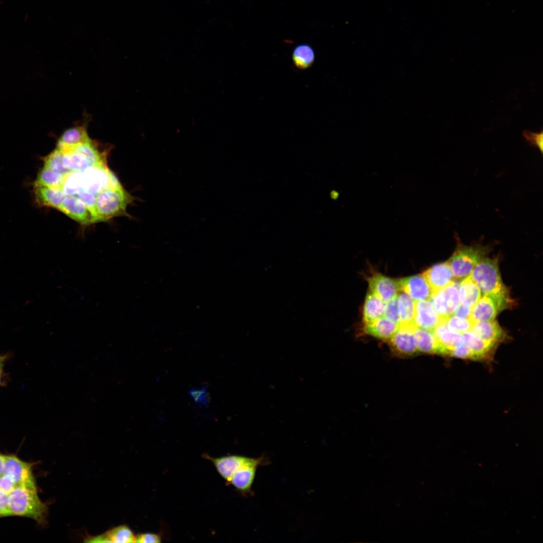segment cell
<instances>
[{
    "instance_id": "6da1fadb",
    "label": "cell",
    "mask_w": 543,
    "mask_h": 543,
    "mask_svg": "<svg viewBox=\"0 0 543 543\" xmlns=\"http://www.w3.org/2000/svg\"><path fill=\"white\" fill-rule=\"evenodd\" d=\"M470 276L483 295L510 304L508 291L501 280L496 259L484 257L475 265Z\"/></svg>"
},
{
    "instance_id": "7a4b0ae2",
    "label": "cell",
    "mask_w": 543,
    "mask_h": 543,
    "mask_svg": "<svg viewBox=\"0 0 543 543\" xmlns=\"http://www.w3.org/2000/svg\"><path fill=\"white\" fill-rule=\"evenodd\" d=\"M10 508L12 515L26 516L42 521L47 507L37 494L36 485L17 486L9 494Z\"/></svg>"
},
{
    "instance_id": "3957f363",
    "label": "cell",
    "mask_w": 543,
    "mask_h": 543,
    "mask_svg": "<svg viewBox=\"0 0 543 543\" xmlns=\"http://www.w3.org/2000/svg\"><path fill=\"white\" fill-rule=\"evenodd\" d=\"M132 201L133 197L121 185L102 190L96 198L98 221H105L120 216H128L126 208Z\"/></svg>"
},
{
    "instance_id": "277c9868",
    "label": "cell",
    "mask_w": 543,
    "mask_h": 543,
    "mask_svg": "<svg viewBox=\"0 0 543 543\" xmlns=\"http://www.w3.org/2000/svg\"><path fill=\"white\" fill-rule=\"evenodd\" d=\"M487 247L467 246L459 244L447 261L455 281L462 280L469 276L475 265L485 257Z\"/></svg>"
},
{
    "instance_id": "5b68a950",
    "label": "cell",
    "mask_w": 543,
    "mask_h": 543,
    "mask_svg": "<svg viewBox=\"0 0 543 543\" xmlns=\"http://www.w3.org/2000/svg\"><path fill=\"white\" fill-rule=\"evenodd\" d=\"M82 190L97 195L108 188L121 185L107 166H90L82 171Z\"/></svg>"
},
{
    "instance_id": "8992f818",
    "label": "cell",
    "mask_w": 543,
    "mask_h": 543,
    "mask_svg": "<svg viewBox=\"0 0 543 543\" xmlns=\"http://www.w3.org/2000/svg\"><path fill=\"white\" fill-rule=\"evenodd\" d=\"M459 288L455 281L434 292L429 300L442 320L452 315L460 304Z\"/></svg>"
},
{
    "instance_id": "52a82bcc",
    "label": "cell",
    "mask_w": 543,
    "mask_h": 543,
    "mask_svg": "<svg viewBox=\"0 0 543 543\" xmlns=\"http://www.w3.org/2000/svg\"><path fill=\"white\" fill-rule=\"evenodd\" d=\"M32 465L13 455L4 456L3 474L9 476L16 486L21 485H36Z\"/></svg>"
},
{
    "instance_id": "ba28073f",
    "label": "cell",
    "mask_w": 543,
    "mask_h": 543,
    "mask_svg": "<svg viewBox=\"0 0 543 543\" xmlns=\"http://www.w3.org/2000/svg\"><path fill=\"white\" fill-rule=\"evenodd\" d=\"M510 304L491 296L483 295L472 308L469 319L474 323L494 320Z\"/></svg>"
},
{
    "instance_id": "9c48e42d",
    "label": "cell",
    "mask_w": 543,
    "mask_h": 543,
    "mask_svg": "<svg viewBox=\"0 0 543 543\" xmlns=\"http://www.w3.org/2000/svg\"><path fill=\"white\" fill-rule=\"evenodd\" d=\"M400 291L408 295L414 301L429 300L433 291L422 274L398 279Z\"/></svg>"
},
{
    "instance_id": "30bf717a",
    "label": "cell",
    "mask_w": 543,
    "mask_h": 543,
    "mask_svg": "<svg viewBox=\"0 0 543 543\" xmlns=\"http://www.w3.org/2000/svg\"><path fill=\"white\" fill-rule=\"evenodd\" d=\"M367 281L369 291L385 304L400 291L398 279H391L379 273L373 274Z\"/></svg>"
},
{
    "instance_id": "8fae6325",
    "label": "cell",
    "mask_w": 543,
    "mask_h": 543,
    "mask_svg": "<svg viewBox=\"0 0 543 543\" xmlns=\"http://www.w3.org/2000/svg\"><path fill=\"white\" fill-rule=\"evenodd\" d=\"M414 324H399L398 327L389 340L391 345L398 353L403 355H411L417 351L414 339Z\"/></svg>"
},
{
    "instance_id": "7c38bea8",
    "label": "cell",
    "mask_w": 543,
    "mask_h": 543,
    "mask_svg": "<svg viewBox=\"0 0 543 543\" xmlns=\"http://www.w3.org/2000/svg\"><path fill=\"white\" fill-rule=\"evenodd\" d=\"M58 209L81 224L88 225L95 223L89 210L74 195L65 196Z\"/></svg>"
},
{
    "instance_id": "4fadbf2b",
    "label": "cell",
    "mask_w": 543,
    "mask_h": 543,
    "mask_svg": "<svg viewBox=\"0 0 543 543\" xmlns=\"http://www.w3.org/2000/svg\"><path fill=\"white\" fill-rule=\"evenodd\" d=\"M442 320L429 300L415 301L414 323L417 328L433 331Z\"/></svg>"
},
{
    "instance_id": "5bb4252c",
    "label": "cell",
    "mask_w": 543,
    "mask_h": 543,
    "mask_svg": "<svg viewBox=\"0 0 543 543\" xmlns=\"http://www.w3.org/2000/svg\"><path fill=\"white\" fill-rule=\"evenodd\" d=\"M203 457L212 462L219 474L228 483L236 472L252 459L236 455L213 458L207 454H204Z\"/></svg>"
},
{
    "instance_id": "9a60e30c",
    "label": "cell",
    "mask_w": 543,
    "mask_h": 543,
    "mask_svg": "<svg viewBox=\"0 0 543 543\" xmlns=\"http://www.w3.org/2000/svg\"><path fill=\"white\" fill-rule=\"evenodd\" d=\"M422 275L431 287L433 293L455 281L447 261L430 267Z\"/></svg>"
},
{
    "instance_id": "2e32d148",
    "label": "cell",
    "mask_w": 543,
    "mask_h": 543,
    "mask_svg": "<svg viewBox=\"0 0 543 543\" xmlns=\"http://www.w3.org/2000/svg\"><path fill=\"white\" fill-rule=\"evenodd\" d=\"M261 463L262 459L252 458L233 475L228 483L239 491H248L252 484L256 468Z\"/></svg>"
},
{
    "instance_id": "e0dca14e",
    "label": "cell",
    "mask_w": 543,
    "mask_h": 543,
    "mask_svg": "<svg viewBox=\"0 0 543 543\" xmlns=\"http://www.w3.org/2000/svg\"><path fill=\"white\" fill-rule=\"evenodd\" d=\"M135 535L126 525H121L112 528L107 532L94 536L89 537L85 542H135Z\"/></svg>"
},
{
    "instance_id": "ac0fdd59",
    "label": "cell",
    "mask_w": 543,
    "mask_h": 543,
    "mask_svg": "<svg viewBox=\"0 0 543 543\" xmlns=\"http://www.w3.org/2000/svg\"><path fill=\"white\" fill-rule=\"evenodd\" d=\"M432 331L442 347L443 354L449 355L453 349L464 342L463 335L449 330L442 320Z\"/></svg>"
},
{
    "instance_id": "d6986e66",
    "label": "cell",
    "mask_w": 543,
    "mask_h": 543,
    "mask_svg": "<svg viewBox=\"0 0 543 543\" xmlns=\"http://www.w3.org/2000/svg\"><path fill=\"white\" fill-rule=\"evenodd\" d=\"M62 154L63 166L70 171H82L93 166L90 162L72 146H57Z\"/></svg>"
},
{
    "instance_id": "ffe728a7",
    "label": "cell",
    "mask_w": 543,
    "mask_h": 543,
    "mask_svg": "<svg viewBox=\"0 0 543 543\" xmlns=\"http://www.w3.org/2000/svg\"><path fill=\"white\" fill-rule=\"evenodd\" d=\"M462 335L464 343L473 352L476 359L490 357L496 343L483 339L472 331L467 332Z\"/></svg>"
},
{
    "instance_id": "44dd1931",
    "label": "cell",
    "mask_w": 543,
    "mask_h": 543,
    "mask_svg": "<svg viewBox=\"0 0 543 543\" xmlns=\"http://www.w3.org/2000/svg\"><path fill=\"white\" fill-rule=\"evenodd\" d=\"M414 339L418 351L443 354L442 347L432 331L416 327Z\"/></svg>"
},
{
    "instance_id": "7402d4cb",
    "label": "cell",
    "mask_w": 543,
    "mask_h": 543,
    "mask_svg": "<svg viewBox=\"0 0 543 543\" xmlns=\"http://www.w3.org/2000/svg\"><path fill=\"white\" fill-rule=\"evenodd\" d=\"M34 189L36 200L40 205L58 209L65 197L60 189H55L40 185H34Z\"/></svg>"
},
{
    "instance_id": "603a6c76",
    "label": "cell",
    "mask_w": 543,
    "mask_h": 543,
    "mask_svg": "<svg viewBox=\"0 0 543 543\" xmlns=\"http://www.w3.org/2000/svg\"><path fill=\"white\" fill-rule=\"evenodd\" d=\"M471 331L483 339L496 343L502 341L505 336L504 330L495 320L475 323Z\"/></svg>"
},
{
    "instance_id": "cb8c5ba5",
    "label": "cell",
    "mask_w": 543,
    "mask_h": 543,
    "mask_svg": "<svg viewBox=\"0 0 543 543\" xmlns=\"http://www.w3.org/2000/svg\"><path fill=\"white\" fill-rule=\"evenodd\" d=\"M398 325L383 316L375 321L365 324V332L370 335L389 340L395 333Z\"/></svg>"
},
{
    "instance_id": "d4e9b609",
    "label": "cell",
    "mask_w": 543,
    "mask_h": 543,
    "mask_svg": "<svg viewBox=\"0 0 543 543\" xmlns=\"http://www.w3.org/2000/svg\"><path fill=\"white\" fill-rule=\"evenodd\" d=\"M481 292L469 276L459 284L460 303L472 308L481 297Z\"/></svg>"
},
{
    "instance_id": "484cf974",
    "label": "cell",
    "mask_w": 543,
    "mask_h": 543,
    "mask_svg": "<svg viewBox=\"0 0 543 543\" xmlns=\"http://www.w3.org/2000/svg\"><path fill=\"white\" fill-rule=\"evenodd\" d=\"M385 303L371 291L367 293L364 306L363 322L367 324L384 316Z\"/></svg>"
},
{
    "instance_id": "4316f807",
    "label": "cell",
    "mask_w": 543,
    "mask_h": 543,
    "mask_svg": "<svg viewBox=\"0 0 543 543\" xmlns=\"http://www.w3.org/2000/svg\"><path fill=\"white\" fill-rule=\"evenodd\" d=\"M87 123L76 125L66 130L60 137L57 146H75L90 140L87 132Z\"/></svg>"
},
{
    "instance_id": "83f0119b",
    "label": "cell",
    "mask_w": 543,
    "mask_h": 543,
    "mask_svg": "<svg viewBox=\"0 0 543 543\" xmlns=\"http://www.w3.org/2000/svg\"><path fill=\"white\" fill-rule=\"evenodd\" d=\"M315 54L313 48L307 44L297 45L292 52V59L297 68L304 70L311 67L313 64Z\"/></svg>"
},
{
    "instance_id": "f1b7e54d",
    "label": "cell",
    "mask_w": 543,
    "mask_h": 543,
    "mask_svg": "<svg viewBox=\"0 0 543 543\" xmlns=\"http://www.w3.org/2000/svg\"><path fill=\"white\" fill-rule=\"evenodd\" d=\"M398 303L400 324H414L415 301L406 293L401 291L398 294Z\"/></svg>"
},
{
    "instance_id": "f546056e",
    "label": "cell",
    "mask_w": 543,
    "mask_h": 543,
    "mask_svg": "<svg viewBox=\"0 0 543 543\" xmlns=\"http://www.w3.org/2000/svg\"><path fill=\"white\" fill-rule=\"evenodd\" d=\"M65 174L44 167L38 174L34 185L61 190Z\"/></svg>"
},
{
    "instance_id": "4dcf8cb0",
    "label": "cell",
    "mask_w": 543,
    "mask_h": 543,
    "mask_svg": "<svg viewBox=\"0 0 543 543\" xmlns=\"http://www.w3.org/2000/svg\"><path fill=\"white\" fill-rule=\"evenodd\" d=\"M61 190L65 196H75L82 190V171H71L65 174Z\"/></svg>"
},
{
    "instance_id": "1f68e13d",
    "label": "cell",
    "mask_w": 543,
    "mask_h": 543,
    "mask_svg": "<svg viewBox=\"0 0 543 543\" xmlns=\"http://www.w3.org/2000/svg\"><path fill=\"white\" fill-rule=\"evenodd\" d=\"M442 321L449 330L461 334L471 331L474 324L469 319L455 315H451Z\"/></svg>"
},
{
    "instance_id": "d6a6232c",
    "label": "cell",
    "mask_w": 543,
    "mask_h": 543,
    "mask_svg": "<svg viewBox=\"0 0 543 543\" xmlns=\"http://www.w3.org/2000/svg\"><path fill=\"white\" fill-rule=\"evenodd\" d=\"M44 167L52 170L64 174L71 171L63 166L62 154L61 150L57 147L44 158Z\"/></svg>"
},
{
    "instance_id": "836d02e7",
    "label": "cell",
    "mask_w": 543,
    "mask_h": 543,
    "mask_svg": "<svg viewBox=\"0 0 543 543\" xmlns=\"http://www.w3.org/2000/svg\"><path fill=\"white\" fill-rule=\"evenodd\" d=\"M208 387L205 386L200 388H193L189 391L188 394L196 404L208 407L210 401Z\"/></svg>"
},
{
    "instance_id": "e575fe53",
    "label": "cell",
    "mask_w": 543,
    "mask_h": 543,
    "mask_svg": "<svg viewBox=\"0 0 543 543\" xmlns=\"http://www.w3.org/2000/svg\"><path fill=\"white\" fill-rule=\"evenodd\" d=\"M384 316L395 324H400L398 295L385 304Z\"/></svg>"
},
{
    "instance_id": "d590c367",
    "label": "cell",
    "mask_w": 543,
    "mask_h": 543,
    "mask_svg": "<svg viewBox=\"0 0 543 543\" xmlns=\"http://www.w3.org/2000/svg\"><path fill=\"white\" fill-rule=\"evenodd\" d=\"M75 196L78 197L89 210L95 222H98L95 206L96 195L82 190Z\"/></svg>"
},
{
    "instance_id": "8d00e7d4",
    "label": "cell",
    "mask_w": 543,
    "mask_h": 543,
    "mask_svg": "<svg viewBox=\"0 0 543 543\" xmlns=\"http://www.w3.org/2000/svg\"><path fill=\"white\" fill-rule=\"evenodd\" d=\"M522 135L531 146L537 147L542 153V131L539 133H534L528 130L523 131Z\"/></svg>"
},
{
    "instance_id": "74e56055",
    "label": "cell",
    "mask_w": 543,
    "mask_h": 543,
    "mask_svg": "<svg viewBox=\"0 0 543 543\" xmlns=\"http://www.w3.org/2000/svg\"><path fill=\"white\" fill-rule=\"evenodd\" d=\"M449 355L458 358L476 359L473 352L464 342L453 349Z\"/></svg>"
},
{
    "instance_id": "f35d334b",
    "label": "cell",
    "mask_w": 543,
    "mask_h": 543,
    "mask_svg": "<svg viewBox=\"0 0 543 543\" xmlns=\"http://www.w3.org/2000/svg\"><path fill=\"white\" fill-rule=\"evenodd\" d=\"M16 487L15 483L9 476L3 474L0 476V491L9 494Z\"/></svg>"
},
{
    "instance_id": "ab89813d",
    "label": "cell",
    "mask_w": 543,
    "mask_h": 543,
    "mask_svg": "<svg viewBox=\"0 0 543 543\" xmlns=\"http://www.w3.org/2000/svg\"><path fill=\"white\" fill-rule=\"evenodd\" d=\"M12 515L9 503V494L0 491V517Z\"/></svg>"
},
{
    "instance_id": "60d3db41",
    "label": "cell",
    "mask_w": 543,
    "mask_h": 543,
    "mask_svg": "<svg viewBox=\"0 0 543 543\" xmlns=\"http://www.w3.org/2000/svg\"><path fill=\"white\" fill-rule=\"evenodd\" d=\"M160 535L152 533H140L135 536V542H160Z\"/></svg>"
},
{
    "instance_id": "b9f144b4",
    "label": "cell",
    "mask_w": 543,
    "mask_h": 543,
    "mask_svg": "<svg viewBox=\"0 0 543 543\" xmlns=\"http://www.w3.org/2000/svg\"><path fill=\"white\" fill-rule=\"evenodd\" d=\"M471 307L467 306L460 303L453 315L469 319L471 312Z\"/></svg>"
},
{
    "instance_id": "7bdbcfd3",
    "label": "cell",
    "mask_w": 543,
    "mask_h": 543,
    "mask_svg": "<svg viewBox=\"0 0 543 543\" xmlns=\"http://www.w3.org/2000/svg\"><path fill=\"white\" fill-rule=\"evenodd\" d=\"M4 468V455H0V476L2 475Z\"/></svg>"
},
{
    "instance_id": "ee69618b",
    "label": "cell",
    "mask_w": 543,
    "mask_h": 543,
    "mask_svg": "<svg viewBox=\"0 0 543 543\" xmlns=\"http://www.w3.org/2000/svg\"><path fill=\"white\" fill-rule=\"evenodd\" d=\"M0 380H1V366H0Z\"/></svg>"
}]
</instances>
